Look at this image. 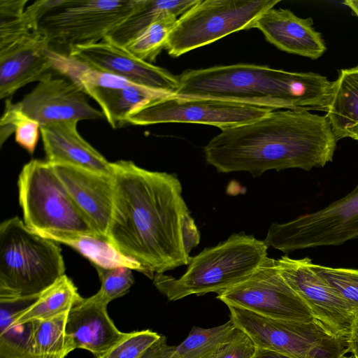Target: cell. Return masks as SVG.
Here are the masks:
<instances>
[{"instance_id": "obj_18", "label": "cell", "mask_w": 358, "mask_h": 358, "mask_svg": "<svg viewBox=\"0 0 358 358\" xmlns=\"http://www.w3.org/2000/svg\"><path fill=\"white\" fill-rule=\"evenodd\" d=\"M266 39L278 49L317 59L327 47L322 34L313 27L312 17L301 18L289 9L270 8L255 22Z\"/></svg>"}, {"instance_id": "obj_12", "label": "cell", "mask_w": 358, "mask_h": 358, "mask_svg": "<svg viewBox=\"0 0 358 358\" xmlns=\"http://www.w3.org/2000/svg\"><path fill=\"white\" fill-rule=\"evenodd\" d=\"M218 300L232 306L274 319L310 321L308 307L287 282L276 264L267 257L245 280L217 294Z\"/></svg>"}, {"instance_id": "obj_24", "label": "cell", "mask_w": 358, "mask_h": 358, "mask_svg": "<svg viewBox=\"0 0 358 358\" xmlns=\"http://www.w3.org/2000/svg\"><path fill=\"white\" fill-rule=\"evenodd\" d=\"M37 234L70 246L88 259L94 266L105 268L127 267L142 273L138 263L120 253L108 238L101 234L68 232Z\"/></svg>"}, {"instance_id": "obj_14", "label": "cell", "mask_w": 358, "mask_h": 358, "mask_svg": "<svg viewBox=\"0 0 358 358\" xmlns=\"http://www.w3.org/2000/svg\"><path fill=\"white\" fill-rule=\"evenodd\" d=\"M88 96L71 79L48 73L18 103L41 127L64 121L105 119L102 111L90 104Z\"/></svg>"}, {"instance_id": "obj_28", "label": "cell", "mask_w": 358, "mask_h": 358, "mask_svg": "<svg viewBox=\"0 0 358 358\" xmlns=\"http://www.w3.org/2000/svg\"><path fill=\"white\" fill-rule=\"evenodd\" d=\"M40 129V124L27 116L18 102L14 103L10 99H6L0 120L1 147L14 133L15 142L29 153L33 154L38 141Z\"/></svg>"}, {"instance_id": "obj_36", "label": "cell", "mask_w": 358, "mask_h": 358, "mask_svg": "<svg viewBox=\"0 0 358 358\" xmlns=\"http://www.w3.org/2000/svg\"><path fill=\"white\" fill-rule=\"evenodd\" d=\"M350 352L354 358H358V318L355 321L350 337Z\"/></svg>"}, {"instance_id": "obj_19", "label": "cell", "mask_w": 358, "mask_h": 358, "mask_svg": "<svg viewBox=\"0 0 358 358\" xmlns=\"http://www.w3.org/2000/svg\"><path fill=\"white\" fill-rule=\"evenodd\" d=\"M107 306L93 295L83 298L68 313L67 336L76 349L88 350L96 358L103 356L126 335L110 318Z\"/></svg>"}, {"instance_id": "obj_25", "label": "cell", "mask_w": 358, "mask_h": 358, "mask_svg": "<svg viewBox=\"0 0 358 358\" xmlns=\"http://www.w3.org/2000/svg\"><path fill=\"white\" fill-rule=\"evenodd\" d=\"M68 313L27 324L29 330L25 343L29 350L42 358H65L76 350L66 333Z\"/></svg>"}, {"instance_id": "obj_20", "label": "cell", "mask_w": 358, "mask_h": 358, "mask_svg": "<svg viewBox=\"0 0 358 358\" xmlns=\"http://www.w3.org/2000/svg\"><path fill=\"white\" fill-rule=\"evenodd\" d=\"M78 121H64L41 127L46 160L52 165H69L113 174L109 162L79 134Z\"/></svg>"}, {"instance_id": "obj_33", "label": "cell", "mask_w": 358, "mask_h": 358, "mask_svg": "<svg viewBox=\"0 0 358 358\" xmlns=\"http://www.w3.org/2000/svg\"><path fill=\"white\" fill-rule=\"evenodd\" d=\"M257 349L250 336L237 327L227 341L206 358H253Z\"/></svg>"}, {"instance_id": "obj_13", "label": "cell", "mask_w": 358, "mask_h": 358, "mask_svg": "<svg viewBox=\"0 0 358 358\" xmlns=\"http://www.w3.org/2000/svg\"><path fill=\"white\" fill-rule=\"evenodd\" d=\"M309 257L276 259L281 275L310 309L313 317L337 336L350 338L356 320L348 303L310 267Z\"/></svg>"}, {"instance_id": "obj_34", "label": "cell", "mask_w": 358, "mask_h": 358, "mask_svg": "<svg viewBox=\"0 0 358 358\" xmlns=\"http://www.w3.org/2000/svg\"><path fill=\"white\" fill-rule=\"evenodd\" d=\"M17 326H7L1 328L0 358H42L27 348L25 343L27 336H18Z\"/></svg>"}, {"instance_id": "obj_10", "label": "cell", "mask_w": 358, "mask_h": 358, "mask_svg": "<svg viewBox=\"0 0 358 358\" xmlns=\"http://www.w3.org/2000/svg\"><path fill=\"white\" fill-rule=\"evenodd\" d=\"M358 238V185L324 208L284 223L272 224L264 240L284 253L338 245Z\"/></svg>"}, {"instance_id": "obj_15", "label": "cell", "mask_w": 358, "mask_h": 358, "mask_svg": "<svg viewBox=\"0 0 358 358\" xmlns=\"http://www.w3.org/2000/svg\"><path fill=\"white\" fill-rule=\"evenodd\" d=\"M66 54L96 71L169 94H175L179 87L178 76L136 58L124 47L106 38L98 43L75 46Z\"/></svg>"}, {"instance_id": "obj_5", "label": "cell", "mask_w": 358, "mask_h": 358, "mask_svg": "<svg viewBox=\"0 0 358 358\" xmlns=\"http://www.w3.org/2000/svg\"><path fill=\"white\" fill-rule=\"evenodd\" d=\"M268 248L264 241L234 234L192 257L180 278L155 273L153 284L171 301L192 294H220L248 278L268 257Z\"/></svg>"}, {"instance_id": "obj_27", "label": "cell", "mask_w": 358, "mask_h": 358, "mask_svg": "<svg viewBox=\"0 0 358 358\" xmlns=\"http://www.w3.org/2000/svg\"><path fill=\"white\" fill-rule=\"evenodd\" d=\"M236 328L231 320L213 328L193 327L180 344L170 346L169 358H206L227 341Z\"/></svg>"}, {"instance_id": "obj_6", "label": "cell", "mask_w": 358, "mask_h": 358, "mask_svg": "<svg viewBox=\"0 0 358 358\" xmlns=\"http://www.w3.org/2000/svg\"><path fill=\"white\" fill-rule=\"evenodd\" d=\"M17 186L24 222L34 232L99 234L47 161L35 159L25 164Z\"/></svg>"}, {"instance_id": "obj_37", "label": "cell", "mask_w": 358, "mask_h": 358, "mask_svg": "<svg viewBox=\"0 0 358 358\" xmlns=\"http://www.w3.org/2000/svg\"><path fill=\"white\" fill-rule=\"evenodd\" d=\"M253 358H291L280 353L258 348L256 355Z\"/></svg>"}, {"instance_id": "obj_4", "label": "cell", "mask_w": 358, "mask_h": 358, "mask_svg": "<svg viewBox=\"0 0 358 358\" xmlns=\"http://www.w3.org/2000/svg\"><path fill=\"white\" fill-rule=\"evenodd\" d=\"M58 243L29 229L18 217L0 224V303L36 299L65 275Z\"/></svg>"}, {"instance_id": "obj_30", "label": "cell", "mask_w": 358, "mask_h": 358, "mask_svg": "<svg viewBox=\"0 0 358 358\" xmlns=\"http://www.w3.org/2000/svg\"><path fill=\"white\" fill-rule=\"evenodd\" d=\"M310 267L348 303L358 318V269L333 268L312 262Z\"/></svg>"}, {"instance_id": "obj_39", "label": "cell", "mask_w": 358, "mask_h": 358, "mask_svg": "<svg viewBox=\"0 0 358 358\" xmlns=\"http://www.w3.org/2000/svg\"><path fill=\"white\" fill-rule=\"evenodd\" d=\"M345 358H351V357H346Z\"/></svg>"}, {"instance_id": "obj_35", "label": "cell", "mask_w": 358, "mask_h": 358, "mask_svg": "<svg viewBox=\"0 0 358 358\" xmlns=\"http://www.w3.org/2000/svg\"><path fill=\"white\" fill-rule=\"evenodd\" d=\"M169 355L170 346L167 345L165 336H162L161 338L140 358H169Z\"/></svg>"}, {"instance_id": "obj_3", "label": "cell", "mask_w": 358, "mask_h": 358, "mask_svg": "<svg viewBox=\"0 0 358 358\" xmlns=\"http://www.w3.org/2000/svg\"><path fill=\"white\" fill-rule=\"evenodd\" d=\"M178 77L176 95L234 100L273 109L327 112L334 85L319 73L248 64L191 69Z\"/></svg>"}, {"instance_id": "obj_17", "label": "cell", "mask_w": 358, "mask_h": 358, "mask_svg": "<svg viewBox=\"0 0 358 358\" xmlns=\"http://www.w3.org/2000/svg\"><path fill=\"white\" fill-rule=\"evenodd\" d=\"M50 43L34 31L0 49V98H10L21 87L40 81L52 69Z\"/></svg>"}, {"instance_id": "obj_11", "label": "cell", "mask_w": 358, "mask_h": 358, "mask_svg": "<svg viewBox=\"0 0 358 358\" xmlns=\"http://www.w3.org/2000/svg\"><path fill=\"white\" fill-rule=\"evenodd\" d=\"M273 110L234 100L172 94L138 106L127 114L125 122L138 126L193 123L222 129L251 122Z\"/></svg>"}, {"instance_id": "obj_21", "label": "cell", "mask_w": 358, "mask_h": 358, "mask_svg": "<svg viewBox=\"0 0 358 358\" xmlns=\"http://www.w3.org/2000/svg\"><path fill=\"white\" fill-rule=\"evenodd\" d=\"M333 83L326 115L332 131L338 140L358 141V66L341 69Z\"/></svg>"}, {"instance_id": "obj_38", "label": "cell", "mask_w": 358, "mask_h": 358, "mask_svg": "<svg viewBox=\"0 0 358 358\" xmlns=\"http://www.w3.org/2000/svg\"><path fill=\"white\" fill-rule=\"evenodd\" d=\"M346 5L355 16L358 17V0H346L343 2Z\"/></svg>"}, {"instance_id": "obj_29", "label": "cell", "mask_w": 358, "mask_h": 358, "mask_svg": "<svg viewBox=\"0 0 358 358\" xmlns=\"http://www.w3.org/2000/svg\"><path fill=\"white\" fill-rule=\"evenodd\" d=\"M178 18L174 15L159 18L124 48L136 58L152 64L165 49L169 35Z\"/></svg>"}, {"instance_id": "obj_32", "label": "cell", "mask_w": 358, "mask_h": 358, "mask_svg": "<svg viewBox=\"0 0 358 358\" xmlns=\"http://www.w3.org/2000/svg\"><path fill=\"white\" fill-rule=\"evenodd\" d=\"M161 337L150 329L126 333L122 340L99 358H140Z\"/></svg>"}, {"instance_id": "obj_26", "label": "cell", "mask_w": 358, "mask_h": 358, "mask_svg": "<svg viewBox=\"0 0 358 358\" xmlns=\"http://www.w3.org/2000/svg\"><path fill=\"white\" fill-rule=\"evenodd\" d=\"M27 0H0V49L37 31L41 1L25 8Z\"/></svg>"}, {"instance_id": "obj_22", "label": "cell", "mask_w": 358, "mask_h": 358, "mask_svg": "<svg viewBox=\"0 0 358 358\" xmlns=\"http://www.w3.org/2000/svg\"><path fill=\"white\" fill-rule=\"evenodd\" d=\"M83 299L71 279L64 275L31 304L12 313L10 321L1 324V327L24 326L35 320L53 317L69 312Z\"/></svg>"}, {"instance_id": "obj_23", "label": "cell", "mask_w": 358, "mask_h": 358, "mask_svg": "<svg viewBox=\"0 0 358 358\" xmlns=\"http://www.w3.org/2000/svg\"><path fill=\"white\" fill-rule=\"evenodd\" d=\"M197 1L198 0H139L134 10L105 38L117 45L125 47L159 18L168 15L180 17Z\"/></svg>"}, {"instance_id": "obj_9", "label": "cell", "mask_w": 358, "mask_h": 358, "mask_svg": "<svg viewBox=\"0 0 358 358\" xmlns=\"http://www.w3.org/2000/svg\"><path fill=\"white\" fill-rule=\"evenodd\" d=\"M280 0H198L181 15L165 49L173 57L207 45L234 32L250 29Z\"/></svg>"}, {"instance_id": "obj_7", "label": "cell", "mask_w": 358, "mask_h": 358, "mask_svg": "<svg viewBox=\"0 0 358 358\" xmlns=\"http://www.w3.org/2000/svg\"><path fill=\"white\" fill-rule=\"evenodd\" d=\"M230 320L258 348L291 358H345L350 338L337 336L320 321H296L264 317L229 306Z\"/></svg>"}, {"instance_id": "obj_31", "label": "cell", "mask_w": 358, "mask_h": 358, "mask_svg": "<svg viewBox=\"0 0 358 358\" xmlns=\"http://www.w3.org/2000/svg\"><path fill=\"white\" fill-rule=\"evenodd\" d=\"M94 266L101 281V287L94 296L106 305L126 294L134 283L132 269L129 268H105Z\"/></svg>"}, {"instance_id": "obj_16", "label": "cell", "mask_w": 358, "mask_h": 358, "mask_svg": "<svg viewBox=\"0 0 358 358\" xmlns=\"http://www.w3.org/2000/svg\"><path fill=\"white\" fill-rule=\"evenodd\" d=\"M52 166L94 229L108 238L115 192L114 173L106 174L69 165Z\"/></svg>"}, {"instance_id": "obj_8", "label": "cell", "mask_w": 358, "mask_h": 358, "mask_svg": "<svg viewBox=\"0 0 358 358\" xmlns=\"http://www.w3.org/2000/svg\"><path fill=\"white\" fill-rule=\"evenodd\" d=\"M138 3L139 0H43L37 29L50 47L57 44L69 51L104 39Z\"/></svg>"}, {"instance_id": "obj_2", "label": "cell", "mask_w": 358, "mask_h": 358, "mask_svg": "<svg viewBox=\"0 0 358 358\" xmlns=\"http://www.w3.org/2000/svg\"><path fill=\"white\" fill-rule=\"evenodd\" d=\"M337 141L326 115L273 110L251 122L222 129L203 152L219 173L245 171L255 178L269 170L324 167L332 161Z\"/></svg>"}, {"instance_id": "obj_1", "label": "cell", "mask_w": 358, "mask_h": 358, "mask_svg": "<svg viewBox=\"0 0 358 358\" xmlns=\"http://www.w3.org/2000/svg\"><path fill=\"white\" fill-rule=\"evenodd\" d=\"M112 165L115 192L109 241L138 263L150 279L188 265L200 234L177 176L149 171L129 160Z\"/></svg>"}]
</instances>
